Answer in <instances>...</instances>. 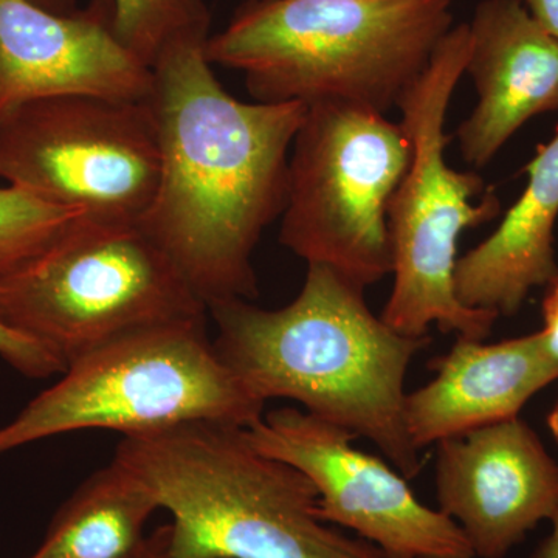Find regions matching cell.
Returning <instances> with one entry per match:
<instances>
[{
	"label": "cell",
	"instance_id": "1",
	"mask_svg": "<svg viewBox=\"0 0 558 558\" xmlns=\"http://www.w3.org/2000/svg\"><path fill=\"white\" fill-rule=\"evenodd\" d=\"M150 72L160 175L140 223L207 310L255 300L253 252L284 211L290 150L307 106L238 100L213 72L205 44L175 47Z\"/></svg>",
	"mask_w": 558,
	"mask_h": 558
},
{
	"label": "cell",
	"instance_id": "2",
	"mask_svg": "<svg viewBox=\"0 0 558 558\" xmlns=\"http://www.w3.org/2000/svg\"><path fill=\"white\" fill-rule=\"evenodd\" d=\"M207 311L220 357L256 398L295 400L312 416L376 444L407 480L417 476L421 451L405 427V377L428 337L389 328L369 311L365 290L319 264H307L288 306L227 300Z\"/></svg>",
	"mask_w": 558,
	"mask_h": 558
},
{
	"label": "cell",
	"instance_id": "3",
	"mask_svg": "<svg viewBox=\"0 0 558 558\" xmlns=\"http://www.w3.org/2000/svg\"><path fill=\"white\" fill-rule=\"evenodd\" d=\"M113 459L171 513L172 558H396L319 519L310 478L255 449L244 427L123 436Z\"/></svg>",
	"mask_w": 558,
	"mask_h": 558
},
{
	"label": "cell",
	"instance_id": "4",
	"mask_svg": "<svg viewBox=\"0 0 558 558\" xmlns=\"http://www.w3.org/2000/svg\"><path fill=\"white\" fill-rule=\"evenodd\" d=\"M453 0H248L209 36L213 65L260 102L336 101L387 113L451 31Z\"/></svg>",
	"mask_w": 558,
	"mask_h": 558
},
{
	"label": "cell",
	"instance_id": "5",
	"mask_svg": "<svg viewBox=\"0 0 558 558\" xmlns=\"http://www.w3.org/2000/svg\"><path fill=\"white\" fill-rule=\"evenodd\" d=\"M469 46V25L451 28L398 105L411 157L388 205L395 279L380 317L411 339H424L436 325L458 339L484 341L499 317L494 311L464 306L454 288L462 231L501 213L494 189L475 172L453 170L446 160L447 113L465 73Z\"/></svg>",
	"mask_w": 558,
	"mask_h": 558
},
{
	"label": "cell",
	"instance_id": "6",
	"mask_svg": "<svg viewBox=\"0 0 558 558\" xmlns=\"http://www.w3.org/2000/svg\"><path fill=\"white\" fill-rule=\"evenodd\" d=\"M205 322L135 330L73 360L0 427V457L80 429L135 436L191 422L248 427L266 403L220 357Z\"/></svg>",
	"mask_w": 558,
	"mask_h": 558
},
{
	"label": "cell",
	"instance_id": "7",
	"mask_svg": "<svg viewBox=\"0 0 558 558\" xmlns=\"http://www.w3.org/2000/svg\"><path fill=\"white\" fill-rule=\"evenodd\" d=\"M207 312L140 222L78 218L35 258L0 275V318L64 366L135 330Z\"/></svg>",
	"mask_w": 558,
	"mask_h": 558
},
{
	"label": "cell",
	"instance_id": "8",
	"mask_svg": "<svg viewBox=\"0 0 558 558\" xmlns=\"http://www.w3.org/2000/svg\"><path fill=\"white\" fill-rule=\"evenodd\" d=\"M402 123L347 102L307 106L289 159L279 242L366 290L391 275L388 205L409 168Z\"/></svg>",
	"mask_w": 558,
	"mask_h": 558
},
{
	"label": "cell",
	"instance_id": "9",
	"mask_svg": "<svg viewBox=\"0 0 558 558\" xmlns=\"http://www.w3.org/2000/svg\"><path fill=\"white\" fill-rule=\"evenodd\" d=\"M159 175L149 98L53 95L0 126V180L83 218L142 222Z\"/></svg>",
	"mask_w": 558,
	"mask_h": 558
},
{
	"label": "cell",
	"instance_id": "10",
	"mask_svg": "<svg viewBox=\"0 0 558 558\" xmlns=\"http://www.w3.org/2000/svg\"><path fill=\"white\" fill-rule=\"evenodd\" d=\"M244 433L255 449L310 478L325 523L396 558H476L461 527L418 501L402 473L355 449L354 433L292 407L263 414Z\"/></svg>",
	"mask_w": 558,
	"mask_h": 558
},
{
	"label": "cell",
	"instance_id": "11",
	"mask_svg": "<svg viewBox=\"0 0 558 558\" xmlns=\"http://www.w3.org/2000/svg\"><path fill=\"white\" fill-rule=\"evenodd\" d=\"M439 510L461 527L475 557L505 558L558 512V464L519 416L440 440Z\"/></svg>",
	"mask_w": 558,
	"mask_h": 558
},
{
	"label": "cell",
	"instance_id": "12",
	"mask_svg": "<svg viewBox=\"0 0 558 558\" xmlns=\"http://www.w3.org/2000/svg\"><path fill=\"white\" fill-rule=\"evenodd\" d=\"M153 72L121 46L112 0L53 13L0 0V126L33 101L62 94L145 100Z\"/></svg>",
	"mask_w": 558,
	"mask_h": 558
},
{
	"label": "cell",
	"instance_id": "13",
	"mask_svg": "<svg viewBox=\"0 0 558 558\" xmlns=\"http://www.w3.org/2000/svg\"><path fill=\"white\" fill-rule=\"evenodd\" d=\"M468 25L478 102L454 135L462 160L483 168L532 117L558 110V38L521 0H481Z\"/></svg>",
	"mask_w": 558,
	"mask_h": 558
},
{
	"label": "cell",
	"instance_id": "14",
	"mask_svg": "<svg viewBox=\"0 0 558 558\" xmlns=\"http://www.w3.org/2000/svg\"><path fill=\"white\" fill-rule=\"evenodd\" d=\"M432 368L435 379L405 399V427L418 451L519 416L558 379V360L542 332L495 344L458 339Z\"/></svg>",
	"mask_w": 558,
	"mask_h": 558
},
{
	"label": "cell",
	"instance_id": "15",
	"mask_svg": "<svg viewBox=\"0 0 558 558\" xmlns=\"http://www.w3.org/2000/svg\"><path fill=\"white\" fill-rule=\"evenodd\" d=\"M527 185L498 229L458 259L454 288L464 306L517 314L534 288L558 277V130L529 161Z\"/></svg>",
	"mask_w": 558,
	"mask_h": 558
},
{
	"label": "cell",
	"instance_id": "16",
	"mask_svg": "<svg viewBox=\"0 0 558 558\" xmlns=\"http://www.w3.org/2000/svg\"><path fill=\"white\" fill-rule=\"evenodd\" d=\"M157 509L145 484L112 459L61 506L28 558H119L145 538Z\"/></svg>",
	"mask_w": 558,
	"mask_h": 558
},
{
	"label": "cell",
	"instance_id": "17",
	"mask_svg": "<svg viewBox=\"0 0 558 558\" xmlns=\"http://www.w3.org/2000/svg\"><path fill=\"white\" fill-rule=\"evenodd\" d=\"M113 31L132 57L153 69L183 44H207L211 13L205 0H112Z\"/></svg>",
	"mask_w": 558,
	"mask_h": 558
},
{
	"label": "cell",
	"instance_id": "18",
	"mask_svg": "<svg viewBox=\"0 0 558 558\" xmlns=\"http://www.w3.org/2000/svg\"><path fill=\"white\" fill-rule=\"evenodd\" d=\"M78 218L31 191L0 185V275L35 258Z\"/></svg>",
	"mask_w": 558,
	"mask_h": 558
},
{
	"label": "cell",
	"instance_id": "19",
	"mask_svg": "<svg viewBox=\"0 0 558 558\" xmlns=\"http://www.w3.org/2000/svg\"><path fill=\"white\" fill-rule=\"evenodd\" d=\"M0 357L13 366L17 373L33 379H46L65 369L64 363L38 341L11 328L0 318Z\"/></svg>",
	"mask_w": 558,
	"mask_h": 558
},
{
	"label": "cell",
	"instance_id": "20",
	"mask_svg": "<svg viewBox=\"0 0 558 558\" xmlns=\"http://www.w3.org/2000/svg\"><path fill=\"white\" fill-rule=\"evenodd\" d=\"M543 339L549 351L558 360V277L546 286L545 300H543Z\"/></svg>",
	"mask_w": 558,
	"mask_h": 558
},
{
	"label": "cell",
	"instance_id": "21",
	"mask_svg": "<svg viewBox=\"0 0 558 558\" xmlns=\"http://www.w3.org/2000/svg\"><path fill=\"white\" fill-rule=\"evenodd\" d=\"M119 558H172L170 524L145 535L134 549Z\"/></svg>",
	"mask_w": 558,
	"mask_h": 558
},
{
	"label": "cell",
	"instance_id": "22",
	"mask_svg": "<svg viewBox=\"0 0 558 558\" xmlns=\"http://www.w3.org/2000/svg\"><path fill=\"white\" fill-rule=\"evenodd\" d=\"M532 17L558 38V0H521Z\"/></svg>",
	"mask_w": 558,
	"mask_h": 558
},
{
	"label": "cell",
	"instance_id": "23",
	"mask_svg": "<svg viewBox=\"0 0 558 558\" xmlns=\"http://www.w3.org/2000/svg\"><path fill=\"white\" fill-rule=\"evenodd\" d=\"M550 523H553V531L539 543L531 558H558V512Z\"/></svg>",
	"mask_w": 558,
	"mask_h": 558
},
{
	"label": "cell",
	"instance_id": "24",
	"mask_svg": "<svg viewBox=\"0 0 558 558\" xmlns=\"http://www.w3.org/2000/svg\"><path fill=\"white\" fill-rule=\"evenodd\" d=\"M36 5L43 9L53 11V13L69 14L80 9L76 0H32Z\"/></svg>",
	"mask_w": 558,
	"mask_h": 558
},
{
	"label": "cell",
	"instance_id": "25",
	"mask_svg": "<svg viewBox=\"0 0 558 558\" xmlns=\"http://www.w3.org/2000/svg\"><path fill=\"white\" fill-rule=\"evenodd\" d=\"M548 428L549 432L553 433L554 439H556L558 442V400L556 405H554L553 411L549 413Z\"/></svg>",
	"mask_w": 558,
	"mask_h": 558
}]
</instances>
